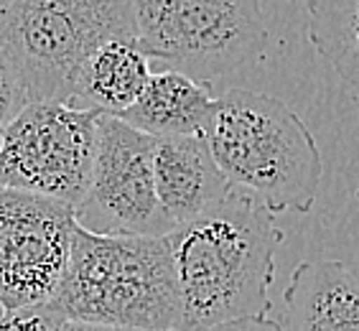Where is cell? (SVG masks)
Segmentation results:
<instances>
[{
    "mask_svg": "<svg viewBox=\"0 0 359 331\" xmlns=\"http://www.w3.org/2000/svg\"><path fill=\"white\" fill-rule=\"evenodd\" d=\"M309 39L344 87L359 92V0H309Z\"/></svg>",
    "mask_w": 359,
    "mask_h": 331,
    "instance_id": "obj_13",
    "label": "cell"
},
{
    "mask_svg": "<svg viewBox=\"0 0 359 331\" xmlns=\"http://www.w3.org/2000/svg\"><path fill=\"white\" fill-rule=\"evenodd\" d=\"M215 107L217 97L209 92V82L179 69H166L151 72L135 104L118 118L153 138L204 135Z\"/></svg>",
    "mask_w": 359,
    "mask_h": 331,
    "instance_id": "obj_11",
    "label": "cell"
},
{
    "mask_svg": "<svg viewBox=\"0 0 359 331\" xmlns=\"http://www.w3.org/2000/svg\"><path fill=\"white\" fill-rule=\"evenodd\" d=\"M153 176L161 209L173 224H187L232 191L204 135H166L153 145Z\"/></svg>",
    "mask_w": 359,
    "mask_h": 331,
    "instance_id": "obj_9",
    "label": "cell"
},
{
    "mask_svg": "<svg viewBox=\"0 0 359 331\" xmlns=\"http://www.w3.org/2000/svg\"><path fill=\"white\" fill-rule=\"evenodd\" d=\"M100 115L72 102H28L0 133V187L76 209L90 187Z\"/></svg>",
    "mask_w": 359,
    "mask_h": 331,
    "instance_id": "obj_6",
    "label": "cell"
},
{
    "mask_svg": "<svg viewBox=\"0 0 359 331\" xmlns=\"http://www.w3.org/2000/svg\"><path fill=\"white\" fill-rule=\"evenodd\" d=\"M59 331H135V329H120V326L87 324V321H69V318H64Z\"/></svg>",
    "mask_w": 359,
    "mask_h": 331,
    "instance_id": "obj_17",
    "label": "cell"
},
{
    "mask_svg": "<svg viewBox=\"0 0 359 331\" xmlns=\"http://www.w3.org/2000/svg\"><path fill=\"white\" fill-rule=\"evenodd\" d=\"M196 331H283L280 321L270 316H255V318H235V321H222V324L207 326Z\"/></svg>",
    "mask_w": 359,
    "mask_h": 331,
    "instance_id": "obj_16",
    "label": "cell"
},
{
    "mask_svg": "<svg viewBox=\"0 0 359 331\" xmlns=\"http://www.w3.org/2000/svg\"><path fill=\"white\" fill-rule=\"evenodd\" d=\"M204 140L235 189L255 194L273 214L311 212L321 184V153L309 125L283 100L227 90L217 97Z\"/></svg>",
    "mask_w": 359,
    "mask_h": 331,
    "instance_id": "obj_3",
    "label": "cell"
},
{
    "mask_svg": "<svg viewBox=\"0 0 359 331\" xmlns=\"http://www.w3.org/2000/svg\"><path fill=\"white\" fill-rule=\"evenodd\" d=\"M112 39H135L133 0H11L0 13L28 102H72L84 62Z\"/></svg>",
    "mask_w": 359,
    "mask_h": 331,
    "instance_id": "obj_4",
    "label": "cell"
},
{
    "mask_svg": "<svg viewBox=\"0 0 359 331\" xmlns=\"http://www.w3.org/2000/svg\"><path fill=\"white\" fill-rule=\"evenodd\" d=\"M76 217L62 201L0 187V309L48 306L72 255Z\"/></svg>",
    "mask_w": 359,
    "mask_h": 331,
    "instance_id": "obj_8",
    "label": "cell"
},
{
    "mask_svg": "<svg viewBox=\"0 0 359 331\" xmlns=\"http://www.w3.org/2000/svg\"><path fill=\"white\" fill-rule=\"evenodd\" d=\"M151 76L148 56L135 39H112L84 62L76 76L72 104L102 115H123Z\"/></svg>",
    "mask_w": 359,
    "mask_h": 331,
    "instance_id": "obj_12",
    "label": "cell"
},
{
    "mask_svg": "<svg viewBox=\"0 0 359 331\" xmlns=\"http://www.w3.org/2000/svg\"><path fill=\"white\" fill-rule=\"evenodd\" d=\"M28 104L21 74L13 67L6 48L0 46V133Z\"/></svg>",
    "mask_w": 359,
    "mask_h": 331,
    "instance_id": "obj_14",
    "label": "cell"
},
{
    "mask_svg": "<svg viewBox=\"0 0 359 331\" xmlns=\"http://www.w3.org/2000/svg\"><path fill=\"white\" fill-rule=\"evenodd\" d=\"M135 41L201 82L240 69L268 39L257 0H133Z\"/></svg>",
    "mask_w": 359,
    "mask_h": 331,
    "instance_id": "obj_5",
    "label": "cell"
},
{
    "mask_svg": "<svg viewBox=\"0 0 359 331\" xmlns=\"http://www.w3.org/2000/svg\"><path fill=\"white\" fill-rule=\"evenodd\" d=\"M8 3H11V0H0V13H3V8H6Z\"/></svg>",
    "mask_w": 359,
    "mask_h": 331,
    "instance_id": "obj_18",
    "label": "cell"
},
{
    "mask_svg": "<svg viewBox=\"0 0 359 331\" xmlns=\"http://www.w3.org/2000/svg\"><path fill=\"white\" fill-rule=\"evenodd\" d=\"M64 318L51 306H34L21 311H3L0 331H59Z\"/></svg>",
    "mask_w": 359,
    "mask_h": 331,
    "instance_id": "obj_15",
    "label": "cell"
},
{
    "mask_svg": "<svg viewBox=\"0 0 359 331\" xmlns=\"http://www.w3.org/2000/svg\"><path fill=\"white\" fill-rule=\"evenodd\" d=\"M166 237L181 296L179 331L268 316L283 229L255 194L232 189Z\"/></svg>",
    "mask_w": 359,
    "mask_h": 331,
    "instance_id": "obj_1",
    "label": "cell"
},
{
    "mask_svg": "<svg viewBox=\"0 0 359 331\" xmlns=\"http://www.w3.org/2000/svg\"><path fill=\"white\" fill-rule=\"evenodd\" d=\"M156 138L115 115H100L90 187L74 209L76 224L97 235L166 237L173 224L161 209L153 176Z\"/></svg>",
    "mask_w": 359,
    "mask_h": 331,
    "instance_id": "obj_7",
    "label": "cell"
},
{
    "mask_svg": "<svg viewBox=\"0 0 359 331\" xmlns=\"http://www.w3.org/2000/svg\"><path fill=\"white\" fill-rule=\"evenodd\" d=\"M51 309L69 321L179 331L181 296L168 237L97 235L76 224Z\"/></svg>",
    "mask_w": 359,
    "mask_h": 331,
    "instance_id": "obj_2",
    "label": "cell"
},
{
    "mask_svg": "<svg viewBox=\"0 0 359 331\" xmlns=\"http://www.w3.org/2000/svg\"><path fill=\"white\" fill-rule=\"evenodd\" d=\"M283 304V331H359V278L339 260L296 265Z\"/></svg>",
    "mask_w": 359,
    "mask_h": 331,
    "instance_id": "obj_10",
    "label": "cell"
}]
</instances>
